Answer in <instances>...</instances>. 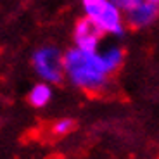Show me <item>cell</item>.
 Returning a JSON list of instances; mask_svg holds the SVG:
<instances>
[{
    "mask_svg": "<svg viewBox=\"0 0 159 159\" xmlns=\"http://www.w3.org/2000/svg\"><path fill=\"white\" fill-rule=\"evenodd\" d=\"M125 52L121 47H107L102 52H83L76 47L62 52L64 78L87 93H99L109 78L121 68Z\"/></svg>",
    "mask_w": 159,
    "mask_h": 159,
    "instance_id": "1",
    "label": "cell"
},
{
    "mask_svg": "<svg viewBox=\"0 0 159 159\" xmlns=\"http://www.w3.org/2000/svg\"><path fill=\"white\" fill-rule=\"evenodd\" d=\"M31 64L35 73L42 78L43 83L59 85L64 80L62 52L56 45H42L31 56Z\"/></svg>",
    "mask_w": 159,
    "mask_h": 159,
    "instance_id": "2",
    "label": "cell"
},
{
    "mask_svg": "<svg viewBox=\"0 0 159 159\" xmlns=\"http://www.w3.org/2000/svg\"><path fill=\"white\" fill-rule=\"evenodd\" d=\"M102 36H104V33L87 17H81V19H78L75 23L73 40H75V47L80 48V50L97 52Z\"/></svg>",
    "mask_w": 159,
    "mask_h": 159,
    "instance_id": "3",
    "label": "cell"
},
{
    "mask_svg": "<svg viewBox=\"0 0 159 159\" xmlns=\"http://www.w3.org/2000/svg\"><path fill=\"white\" fill-rule=\"evenodd\" d=\"M123 17L126 28L128 26L133 30L147 28L159 17V5L151 4L147 0H140V2H137L135 5H131L130 9H126L123 12Z\"/></svg>",
    "mask_w": 159,
    "mask_h": 159,
    "instance_id": "4",
    "label": "cell"
},
{
    "mask_svg": "<svg viewBox=\"0 0 159 159\" xmlns=\"http://www.w3.org/2000/svg\"><path fill=\"white\" fill-rule=\"evenodd\" d=\"M50 100H52V87L48 83H43V81L33 85V88L28 93V102L33 107H45Z\"/></svg>",
    "mask_w": 159,
    "mask_h": 159,
    "instance_id": "5",
    "label": "cell"
},
{
    "mask_svg": "<svg viewBox=\"0 0 159 159\" xmlns=\"http://www.w3.org/2000/svg\"><path fill=\"white\" fill-rule=\"evenodd\" d=\"M107 4H109V0H81V7H83L85 17L93 21L104 11V7Z\"/></svg>",
    "mask_w": 159,
    "mask_h": 159,
    "instance_id": "6",
    "label": "cell"
},
{
    "mask_svg": "<svg viewBox=\"0 0 159 159\" xmlns=\"http://www.w3.org/2000/svg\"><path fill=\"white\" fill-rule=\"evenodd\" d=\"M75 130V121L71 118H62V119H57L56 123L52 125V133L57 137H62V135H68L69 131Z\"/></svg>",
    "mask_w": 159,
    "mask_h": 159,
    "instance_id": "7",
    "label": "cell"
},
{
    "mask_svg": "<svg viewBox=\"0 0 159 159\" xmlns=\"http://www.w3.org/2000/svg\"><path fill=\"white\" fill-rule=\"evenodd\" d=\"M112 5H116L118 9H121V11H126V9H130L131 5H135L137 2H140V0H109Z\"/></svg>",
    "mask_w": 159,
    "mask_h": 159,
    "instance_id": "8",
    "label": "cell"
}]
</instances>
